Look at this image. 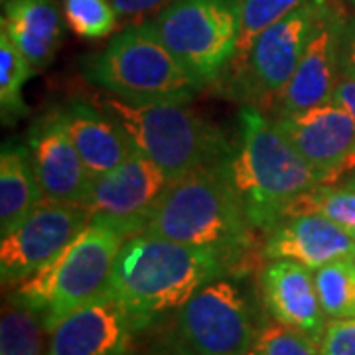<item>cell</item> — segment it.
I'll return each mask as SVG.
<instances>
[{"mask_svg": "<svg viewBox=\"0 0 355 355\" xmlns=\"http://www.w3.org/2000/svg\"><path fill=\"white\" fill-rule=\"evenodd\" d=\"M216 253L137 233L125 239L114 261L109 292L125 306L135 330H144L190 300L209 280L227 275Z\"/></svg>", "mask_w": 355, "mask_h": 355, "instance_id": "obj_1", "label": "cell"}, {"mask_svg": "<svg viewBox=\"0 0 355 355\" xmlns=\"http://www.w3.org/2000/svg\"><path fill=\"white\" fill-rule=\"evenodd\" d=\"M223 170L257 231L268 233L298 196L318 186L316 172L298 153L277 121L259 107L239 111L237 135Z\"/></svg>", "mask_w": 355, "mask_h": 355, "instance_id": "obj_2", "label": "cell"}, {"mask_svg": "<svg viewBox=\"0 0 355 355\" xmlns=\"http://www.w3.org/2000/svg\"><path fill=\"white\" fill-rule=\"evenodd\" d=\"M142 233L216 253L231 268L247 263L254 227L229 184L223 162L174 182Z\"/></svg>", "mask_w": 355, "mask_h": 355, "instance_id": "obj_3", "label": "cell"}, {"mask_svg": "<svg viewBox=\"0 0 355 355\" xmlns=\"http://www.w3.org/2000/svg\"><path fill=\"white\" fill-rule=\"evenodd\" d=\"M93 103L127 135L135 150L160 166L172 182L221 164L231 150L225 132L186 103H135L99 93Z\"/></svg>", "mask_w": 355, "mask_h": 355, "instance_id": "obj_4", "label": "cell"}, {"mask_svg": "<svg viewBox=\"0 0 355 355\" xmlns=\"http://www.w3.org/2000/svg\"><path fill=\"white\" fill-rule=\"evenodd\" d=\"M125 235L89 223L50 263L16 284L10 300L32 310L51 331L65 316L109 291Z\"/></svg>", "mask_w": 355, "mask_h": 355, "instance_id": "obj_5", "label": "cell"}, {"mask_svg": "<svg viewBox=\"0 0 355 355\" xmlns=\"http://www.w3.org/2000/svg\"><path fill=\"white\" fill-rule=\"evenodd\" d=\"M81 71L105 93L135 103H190L203 89L150 22L128 24L99 55L85 60Z\"/></svg>", "mask_w": 355, "mask_h": 355, "instance_id": "obj_6", "label": "cell"}, {"mask_svg": "<svg viewBox=\"0 0 355 355\" xmlns=\"http://www.w3.org/2000/svg\"><path fill=\"white\" fill-rule=\"evenodd\" d=\"M150 26L191 77L207 87L221 81L235 58L241 0H176Z\"/></svg>", "mask_w": 355, "mask_h": 355, "instance_id": "obj_7", "label": "cell"}, {"mask_svg": "<svg viewBox=\"0 0 355 355\" xmlns=\"http://www.w3.org/2000/svg\"><path fill=\"white\" fill-rule=\"evenodd\" d=\"M322 4L324 0H308L266 28L241 64L221 77L227 95L259 109L265 103L272 105L302 60Z\"/></svg>", "mask_w": 355, "mask_h": 355, "instance_id": "obj_8", "label": "cell"}, {"mask_svg": "<svg viewBox=\"0 0 355 355\" xmlns=\"http://www.w3.org/2000/svg\"><path fill=\"white\" fill-rule=\"evenodd\" d=\"M180 342L198 355H249L257 336L251 300L235 279L217 277L178 310Z\"/></svg>", "mask_w": 355, "mask_h": 355, "instance_id": "obj_9", "label": "cell"}, {"mask_svg": "<svg viewBox=\"0 0 355 355\" xmlns=\"http://www.w3.org/2000/svg\"><path fill=\"white\" fill-rule=\"evenodd\" d=\"M172 184L160 166L135 150L123 164L93 180L83 207L91 223L130 237L144 231L154 207Z\"/></svg>", "mask_w": 355, "mask_h": 355, "instance_id": "obj_10", "label": "cell"}, {"mask_svg": "<svg viewBox=\"0 0 355 355\" xmlns=\"http://www.w3.org/2000/svg\"><path fill=\"white\" fill-rule=\"evenodd\" d=\"M91 223L83 205L42 202L0 243V280L14 286L50 263Z\"/></svg>", "mask_w": 355, "mask_h": 355, "instance_id": "obj_11", "label": "cell"}, {"mask_svg": "<svg viewBox=\"0 0 355 355\" xmlns=\"http://www.w3.org/2000/svg\"><path fill=\"white\" fill-rule=\"evenodd\" d=\"M275 121L320 184H336L355 172V123L340 105L328 101Z\"/></svg>", "mask_w": 355, "mask_h": 355, "instance_id": "obj_12", "label": "cell"}, {"mask_svg": "<svg viewBox=\"0 0 355 355\" xmlns=\"http://www.w3.org/2000/svg\"><path fill=\"white\" fill-rule=\"evenodd\" d=\"M343 26L345 16L342 8L334 6L330 0H324L300 64L286 87L270 105L277 116L302 113L331 101L334 87L340 79V42Z\"/></svg>", "mask_w": 355, "mask_h": 355, "instance_id": "obj_13", "label": "cell"}, {"mask_svg": "<svg viewBox=\"0 0 355 355\" xmlns=\"http://www.w3.org/2000/svg\"><path fill=\"white\" fill-rule=\"evenodd\" d=\"M26 144L44 202L83 205L95 176L77 153L58 107L40 114L32 123Z\"/></svg>", "mask_w": 355, "mask_h": 355, "instance_id": "obj_14", "label": "cell"}, {"mask_svg": "<svg viewBox=\"0 0 355 355\" xmlns=\"http://www.w3.org/2000/svg\"><path fill=\"white\" fill-rule=\"evenodd\" d=\"M132 331L125 306L107 291L50 331L48 355H128Z\"/></svg>", "mask_w": 355, "mask_h": 355, "instance_id": "obj_15", "label": "cell"}, {"mask_svg": "<svg viewBox=\"0 0 355 355\" xmlns=\"http://www.w3.org/2000/svg\"><path fill=\"white\" fill-rule=\"evenodd\" d=\"M261 294L272 320L322 342L326 314L314 282V270L288 259L270 261L261 270Z\"/></svg>", "mask_w": 355, "mask_h": 355, "instance_id": "obj_16", "label": "cell"}, {"mask_svg": "<svg viewBox=\"0 0 355 355\" xmlns=\"http://www.w3.org/2000/svg\"><path fill=\"white\" fill-rule=\"evenodd\" d=\"M263 254L268 261L288 259L316 270L334 261L355 259V239L324 216H291L266 233Z\"/></svg>", "mask_w": 355, "mask_h": 355, "instance_id": "obj_17", "label": "cell"}, {"mask_svg": "<svg viewBox=\"0 0 355 355\" xmlns=\"http://www.w3.org/2000/svg\"><path fill=\"white\" fill-rule=\"evenodd\" d=\"M58 114L81 160L95 178L123 164L135 153L127 135L95 103L71 99L58 105Z\"/></svg>", "mask_w": 355, "mask_h": 355, "instance_id": "obj_18", "label": "cell"}, {"mask_svg": "<svg viewBox=\"0 0 355 355\" xmlns=\"http://www.w3.org/2000/svg\"><path fill=\"white\" fill-rule=\"evenodd\" d=\"M2 32L8 34L34 73H40L60 51L64 20L55 0H4Z\"/></svg>", "mask_w": 355, "mask_h": 355, "instance_id": "obj_19", "label": "cell"}, {"mask_svg": "<svg viewBox=\"0 0 355 355\" xmlns=\"http://www.w3.org/2000/svg\"><path fill=\"white\" fill-rule=\"evenodd\" d=\"M44 202L26 142H4L0 154V235L24 223Z\"/></svg>", "mask_w": 355, "mask_h": 355, "instance_id": "obj_20", "label": "cell"}, {"mask_svg": "<svg viewBox=\"0 0 355 355\" xmlns=\"http://www.w3.org/2000/svg\"><path fill=\"white\" fill-rule=\"evenodd\" d=\"M316 214L345 229H355V172L336 184H318L286 207L284 217Z\"/></svg>", "mask_w": 355, "mask_h": 355, "instance_id": "obj_21", "label": "cell"}, {"mask_svg": "<svg viewBox=\"0 0 355 355\" xmlns=\"http://www.w3.org/2000/svg\"><path fill=\"white\" fill-rule=\"evenodd\" d=\"M32 76L34 69L8 34L0 30V111L4 125H14L28 113L22 89Z\"/></svg>", "mask_w": 355, "mask_h": 355, "instance_id": "obj_22", "label": "cell"}, {"mask_svg": "<svg viewBox=\"0 0 355 355\" xmlns=\"http://www.w3.org/2000/svg\"><path fill=\"white\" fill-rule=\"evenodd\" d=\"M324 314L330 320L355 318V259H342L314 270Z\"/></svg>", "mask_w": 355, "mask_h": 355, "instance_id": "obj_23", "label": "cell"}, {"mask_svg": "<svg viewBox=\"0 0 355 355\" xmlns=\"http://www.w3.org/2000/svg\"><path fill=\"white\" fill-rule=\"evenodd\" d=\"M42 328L32 310L10 300L0 318V355H48Z\"/></svg>", "mask_w": 355, "mask_h": 355, "instance_id": "obj_24", "label": "cell"}, {"mask_svg": "<svg viewBox=\"0 0 355 355\" xmlns=\"http://www.w3.org/2000/svg\"><path fill=\"white\" fill-rule=\"evenodd\" d=\"M308 0H241V28H239V42L235 58L229 65L237 67L247 53L253 48L254 40L259 38L266 28L277 24L286 14L300 8Z\"/></svg>", "mask_w": 355, "mask_h": 355, "instance_id": "obj_25", "label": "cell"}, {"mask_svg": "<svg viewBox=\"0 0 355 355\" xmlns=\"http://www.w3.org/2000/svg\"><path fill=\"white\" fill-rule=\"evenodd\" d=\"M64 20L77 38L101 40L114 32L119 12L111 0H64Z\"/></svg>", "mask_w": 355, "mask_h": 355, "instance_id": "obj_26", "label": "cell"}, {"mask_svg": "<svg viewBox=\"0 0 355 355\" xmlns=\"http://www.w3.org/2000/svg\"><path fill=\"white\" fill-rule=\"evenodd\" d=\"M249 355H322L320 343L270 318L259 326Z\"/></svg>", "mask_w": 355, "mask_h": 355, "instance_id": "obj_27", "label": "cell"}, {"mask_svg": "<svg viewBox=\"0 0 355 355\" xmlns=\"http://www.w3.org/2000/svg\"><path fill=\"white\" fill-rule=\"evenodd\" d=\"M322 355H355V318L330 320L320 342Z\"/></svg>", "mask_w": 355, "mask_h": 355, "instance_id": "obj_28", "label": "cell"}, {"mask_svg": "<svg viewBox=\"0 0 355 355\" xmlns=\"http://www.w3.org/2000/svg\"><path fill=\"white\" fill-rule=\"evenodd\" d=\"M123 20H142L150 14H158L176 0H111Z\"/></svg>", "mask_w": 355, "mask_h": 355, "instance_id": "obj_29", "label": "cell"}, {"mask_svg": "<svg viewBox=\"0 0 355 355\" xmlns=\"http://www.w3.org/2000/svg\"><path fill=\"white\" fill-rule=\"evenodd\" d=\"M340 76L355 79V18L345 20L340 42Z\"/></svg>", "mask_w": 355, "mask_h": 355, "instance_id": "obj_30", "label": "cell"}, {"mask_svg": "<svg viewBox=\"0 0 355 355\" xmlns=\"http://www.w3.org/2000/svg\"><path fill=\"white\" fill-rule=\"evenodd\" d=\"M331 101L336 105H340L345 113L354 119L355 123V79L354 77H343L340 76L336 87H334V95Z\"/></svg>", "mask_w": 355, "mask_h": 355, "instance_id": "obj_31", "label": "cell"}, {"mask_svg": "<svg viewBox=\"0 0 355 355\" xmlns=\"http://www.w3.org/2000/svg\"><path fill=\"white\" fill-rule=\"evenodd\" d=\"M150 355H198V354H196V352H191L186 343H182L180 340H174V342L162 343V345H160V347H156Z\"/></svg>", "mask_w": 355, "mask_h": 355, "instance_id": "obj_32", "label": "cell"}, {"mask_svg": "<svg viewBox=\"0 0 355 355\" xmlns=\"http://www.w3.org/2000/svg\"><path fill=\"white\" fill-rule=\"evenodd\" d=\"M347 231L352 233V237H354V239H355V229H347Z\"/></svg>", "mask_w": 355, "mask_h": 355, "instance_id": "obj_33", "label": "cell"}, {"mask_svg": "<svg viewBox=\"0 0 355 355\" xmlns=\"http://www.w3.org/2000/svg\"><path fill=\"white\" fill-rule=\"evenodd\" d=\"M343 2H349V4H354L355 6V0H343Z\"/></svg>", "mask_w": 355, "mask_h": 355, "instance_id": "obj_34", "label": "cell"}]
</instances>
